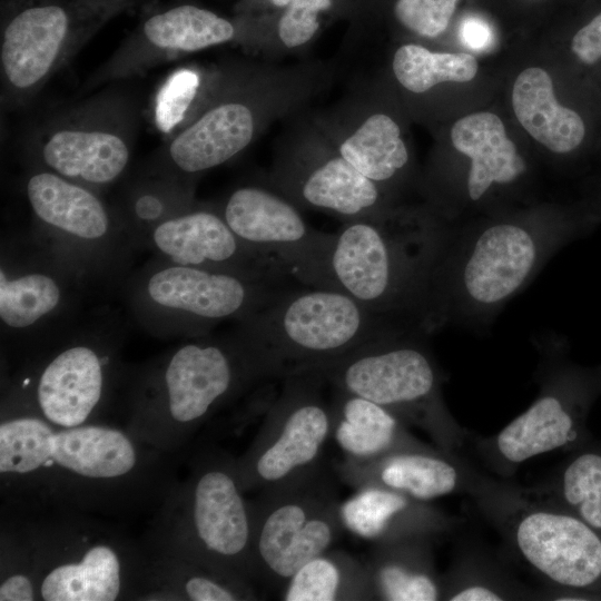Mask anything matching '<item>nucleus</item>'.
<instances>
[{"label":"nucleus","instance_id":"f257e3e1","mask_svg":"<svg viewBox=\"0 0 601 601\" xmlns=\"http://www.w3.org/2000/svg\"><path fill=\"white\" fill-rule=\"evenodd\" d=\"M0 418L2 508L152 516L178 480L176 454L141 442L122 425L62 427L20 412Z\"/></svg>","mask_w":601,"mask_h":601},{"label":"nucleus","instance_id":"f03ea898","mask_svg":"<svg viewBox=\"0 0 601 601\" xmlns=\"http://www.w3.org/2000/svg\"><path fill=\"white\" fill-rule=\"evenodd\" d=\"M599 218L556 206L505 209L451 224L435 275L431 331H481L562 248Z\"/></svg>","mask_w":601,"mask_h":601},{"label":"nucleus","instance_id":"7ed1b4c3","mask_svg":"<svg viewBox=\"0 0 601 601\" xmlns=\"http://www.w3.org/2000/svg\"><path fill=\"white\" fill-rule=\"evenodd\" d=\"M275 381L282 377L270 359L238 326L226 336L194 337L135 374L122 426L155 449L183 454L219 411Z\"/></svg>","mask_w":601,"mask_h":601},{"label":"nucleus","instance_id":"20e7f679","mask_svg":"<svg viewBox=\"0 0 601 601\" xmlns=\"http://www.w3.org/2000/svg\"><path fill=\"white\" fill-rule=\"evenodd\" d=\"M450 228L428 211L387 209L351 219L333 234L321 287L346 293L396 328L430 335L435 275Z\"/></svg>","mask_w":601,"mask_h":601},{"label":"nucleus","instance_id":"39448f33","mask_svg":"<svg viewBox=\"0 0 601 601\" xmlns=\"http://www.w3.org/2000/svg\"><path fill=\"white\" fill-rule=\"evenodd\" d=\"M29 534L38 601L147 600L150 556L107 518L68 510H13Z\"/></svg>","mask_w":601,"mask_h":601},{"label":"nucleus","instance_id":"423d86ee","mask_svg":"<svg viewBox=\"0 0 601 601\" xmlns=\"http://www.w3.org/2000/svg\"><path fill=\"white\" fill-rule=\"evenodd\" d=\"M252 538V505L236 457L207 444L193 454L186 476L178 477L141 539L151 549L255 584Z\"/></svg>","mask_w":601,"mask_h":601},{"label":"nucleus","instance_id":"0eeeda50","mask_svg":"<svg viewBox=\"0 0 601 601\" xmlns=\"http://www.w3.org/2000/svg\"><path fill=\"white\" fill-rule=\"evenodd\" d=\"M423 333L396 329L314 371L332 387L367 398L461 454L469 433L443 396V376Z\"/></svg>","mask_w":601,"mask_h":601},{"label":"nucleus","instance_id":"6e6552de","mask_svg":"<svg viewBox=\"0 0 601 601\" xmlns=\"http://www.w3.org/2000/svg\"><path fill=\"white\" fill-rule=\"evenodd\" d=\"M470 496L511 554L548 590L587 589L601 580V536L533 486L483 474Z\"/></svg>","mask_w":601,"mask_h":601},{"label":"nucleus","instance_id":"1a4fd4ad","mask_svg":"<svg viewBox=\"0 0 601 601\" xmlns=\"http://www.w3.org/2000/svg\"><path fill=\"white\" fill-rule=\"evenodd\" d=\"M238 327L268 356L282 380L314 372L401 329L346 293L304 284L287 288Z\"/></svg>","mask_w":601,"mask_h":601},{"label":"nucleus","instance_id":"9d476101","mask_svg":"<svg viewBox=\"0 0 601 601\" xmlns=\"http://www.w3.org/2000/svg\"><path fill=\"white\" fill-rule=\"evenodd\" d=\"M290 280L211 270L160 260L131 292L137 316L161 335H208L225 321L243 322L292 287Z\"/></svg>","mask_w":601,"mask_h":601},{"label":"nucleus","instance_id":"9b49d317","mask_svg":"<svg viewBox=\"0 0 601 601\" xmlns=\"http://www.w3.org/2000/svg\"><path fill=\"white\" fill-rule=\"evenodd\" d=\"M250 505L253 579L268 589L282 590L345 530L334 481L324 464L257 492Z\"/></svg>","mask_w":601,"mask_h":601},{"label":"nucleus","instance_id":"f8f14e48","mask_svg":"<svg viewBox=\"0 0 601 601\" xmlns=\"http://www.w3.org/2000/svg\"><path fill=\"white\" fill-rule=\"evenodd\" d=\"M119 380L117 345L77 336L29 358L6 385L1 413H28L62 427L106 422Z\"/></svg>","mask_w":601,"mask_h":601},{"label":"nucleus","instance_id":"ddd939ff","mask_svg":"<svg viewBox=\"0 0 601 601\" xmlns=\"http://www.w3.org/2000/svg\"><path fill=\"white\" fill-rule=\"evenodd\" d=\"M539 349L534 402L496 434L469 436L482 463L503 479L532 457L574 444L582 406L599 383L564 358L559 339L541 342Z\"/></svg>","mask_w":601,"mask_h":601},{"label":"nucleus","instance_id":"4468645a","mask_svg":"<svg viewBox=\"0 0 601 601\" xmlns=\"http://www.w3.org/2000/svg\"><path fill=\"white\" fill-rule=\"evenodd\" d=\"M326 384L316 372L285 376L248 449L236 457L245 493L278 485L323 465V452L332 433Z\"/></svg>","mask_w":601,"mask_h":601},{"label":"nucleus","instance_id":"2eb2a0df","mask_svg":"<svg viewBox=\"0 0 601 601\" xmlns=\"http://www.w3.org/2000/svg\"><path fill=\"white\" fill-rule=\"evenodd\" d=\"M451 142L464 164L450 177L441 216L453 224L465 215L509 209L508 200L530 177V165L502 119L491 111L465 115L453 124Z\"/></svg>","mask_w":601,"mask_h":601},{"label":"nucleus","instance_id":"dca6fc26","mask_svg":"<svg viewBox=\"0 0 601 601\" xmlns=\"http://www.w3.org/2000/svg\"><path fill=\"white\" fill-rule=\"evenodd\" d=\"M220 214L244 243L280 259L300 284L321 287L333 234L309 228L288 200L244 186L228 196Z\"/></svg>","mask_w":601,"mask_h":601},{"label":"nucleus","instance_id":"f3484780","mask_svg":"<svg viewBox=\"0 0 601 601\" xmlns=\"http://www.w3.org/2000/svg\"><path fill=\"white\" fill-rule=\"evenodd\" d=\"M26 195L48 249L67 265L91 266L116 242L110 213L88 187L42 170L29 177Z\"/></svg>","mask_w":601,"mask_h":601},{"label":"nucleus","instance_id":"a211bd4d","mask_svg":"<svg viewBox=\"0 0 601 601\" xmlns=\"http://www.w3.org/2000/svg\"><path fill=\"white\" fill-rule=\"evenodd\" d=\"M147 240L162 260L173 264L295 279L286 264L244 243L220 213L209 209L184 210L169 217L150 230Z\"/></svg>","mask_w":601,"mask_h":601},{"label":"nucleus","instance_id":"6ab92c4d","mask_svg":"<svg viewBox=\"0 0 601 601\" xmlns=\"http://www.w3.org/2000/svg\"><path fill=\"white\" fill-rule=\"evenodd\" d=\"M335 473L354 490L384 487L423 502L450 494L471 495L483 476L462 454L432 445L365 462L343 459Z\"/></svg>","mask_w":601,"mask_h":601},{"label":"nucleus","instance_id":"aec40b11","mask_svg":"<svg viewBox=\"0 0 601 601\" xmlns=\"http://www.w3.org/2000/svg\"><path fill=\"white\" fill-rule=\"evenodd\" d=\"M344 529L374 544L451 533L457 520L442 510L384 487H362L339 506Z\"/></svg>","mask_w":601,"mask_h":601},{"label":"nucleus","instance_id":"412c9836","mask_svg":"<svg viewBox=\"0 0 601 601\" xmlns=\"http://www.w3.org/2000/svg\"><path fill=\"white\" fill-rule=\"evenodd\" d=\"M69 18L59 6L31 7L6 27L1 40V69L14 91L38 87L67 52Z\"/></svg>","mask_w":601,"mask_h":601},{"label":"nucleus","instance_id":"4be33fe9","mask_svg":"<svg viewBox=\"0 0 601 601\" xmlns=\"http://www.w3.org/2000/svg\"><path fill=\"white\" fill-rule=\"evenodd\" d=\"M329 407L331 437L346 460L365 462L431 446L416 439L395 414L362 396L333 387Z\"/></svg>","mask_w":601,"mask_h":601},{"label":"nucleus","instance_id":"5701e85b","mask_svg":"<svg viewBox=\"0 0 601 601\" xmlns=\"http://www.w3.org/2000/svg\"><path fill=\"white\" fill-rule=\"evenodd\" d=\"M511 105L523 130L549 154L568 156L582 145L585 124L575 110L560 104L544 68L528 67L516 76Z\"/></svg>","mask_w":601,"mask_h":601},{"label":"nucleus","instance_id":"b1692460","mask_svg":"<svg viewBox=\"0 0 601 601\" xmlns=\"http://www.w3.org/2000/svg\"><path fill=\"white\" fill-rule=\"evenodd\" d=\"M51 262L0 268V321L6 333H31L58 316L69 300L63 270Z\"/></svg>","mask_w":601,"mask_h":601},{"label":"nucleus","instance_id":"393cba45","mask_svg":"<svg viewBox=\"0 0 601 601\" xmlns=\"http://www.w3.org/2000/svg\"><path fill=\"white\" fill-rule=\"evenodd\" d=\"M254 117L240 102L218 105L183 129L170 142L168 156L184 174H198L220 166L253 139Z\"/></svg>","mask_w":601,"mask_h":601},{"label":"nucleus","instance_id":"a878e982","mask_svg":"<svg viewBox=\"0 0 601 601\" xmlns=\"http://www.w3.org/2000/svg\"><path fill=\"white\" fill-rule=\"evenodd\" d=\"M428 538L374 544L366 562L374 600H443V580L435 568Z\"/></svg>","mask_w":601,"mask_h":601},{"label":"nucleus","instance_id":"bb28decb","mask_svg":"<svg viewBox=\"0 0 601 601\" xmlns=\"http://www.w3.org/2000/svg\"><path fill=\"white\" fill-rule=\"evenodd\" d=\"M130 151L119 135L100 129L55 131L41 147L48 170L86 187L115 181L126 169Z\"/></svg>","mask_w":601,"mask_h":601},{"label":"nucleus","instance_id":"cd10ccee","mask_svg":"<svg viewBox=\"0 0 601 601\" xmlns=\"http://www.w3.org/2000/svg\"><path fill=\"white\" fill-rule=\"evenodd\" d=\"M146 546L150 556V591L147 600H258L253 583L231 579L184 556Z\"/></svg>","mask_w":601,"mask_h":601},{"label":"nucleus","instance_id":"c85d7f7f","mask_svg":"<svg viewBox=\"0 0 601 601\" xmlns=\"http://www.w3.org/2000/svg\"><path fill=\"white\" fill-rule=\"evenodd\" d=\"M445 601L543 600L475 543L461 544L442 575Z\"/></svg>","mask_w":601,"mask_h":601},{"label":"nucleus","instance_id":"c756f323","mask_svg":"<svg viewBox=\"0 0 601 601\" xmlns=\"http://www.w3.org/2000/svg\"><path fill=\"white\" fill-rule=\"evenodd\" d=\"M307 205L354 219L382 211V189L341 155L316 165L298 183Z\"/></svg>","mask_w":601,"mask_h":601},{"label":"nucleus","instance_id":"7c9ffc66","mask_svg":"<svg viewBox=\"0 0 601 601\" xmlns=\"http://www.w3.org/2000/svg\"><path fill=\"white\" fill-rule=\"evenodd\" d=\"M286 601L374 600L366 563L345 551H326L305 563L280 590Z\"/></svg>","mask_w":601,"mask_h":601},{"label":"nucleus","instance_id":"2f4dec72","mask_svg":"<svg viewBox=\"0 0 601 601\" xmlns=\"http://www.w3.org/2000/svg\"><path fill=\"white\" fill-rule=\"evenodd\" d=\"M339 155L378 186L398 178L410 160L398 125L385 114L368 117L341 144Z\"/></svg>","mask_w":601,"mask_h":601},{"label":"nucleus","instance_id":"473e14b6","mask_svg":"<svg viewBox=\"0 0 601 601\" xmlns=\"http://www.w3.org/2000/svg\"><path fill=\"white\" fill-rule=\"evenodd\" d=\"M144 36L155 50L193 52L233 39L234 26L216 13L183 4L150 17Z\"/></svg>","mask_w":601,"mask_h":601},{"label":"nucleus","instance_id":"72a5a7b5","mask_svg":"<svg viewBox=\"0 0 601 601\" xmlns=\"http://www.w3.org/2000/svg\"><path fill=\"white\" fill-rule=\"evenodd\" d=\"M533 487L597 532L601 531V454L581 453Z\"/></svg>","mask_w":601,"mask_h":601},{"label":"nucleus","instance_id":"f704fd0d","mask_svg":"<svg viewBox=\"0 0 601 601\" xmlns=\"http://www.w3.org/2000/svg\"><path fill=\"white\" fill-rule=\"evenodd\" d=\"M477 59L467 52H434L418 45H404L393 57L397 81L408 91L422 93L439 83L472 81L479 72Z\"/></svg>","mask_w":601,"mask_h":601},{"label":"nucleus","instance_id":"c9c22d12","mask_svg":"<svg viewBox=\"0 0 601 601\" xmlns=\"http://www.w3.org/2000/svg\"><path fill=\"white\" fill-rule=\"evenodd\" d=\"M35 559L22 520L1 509L0 601H37Z\"/></svg>","mask_w":601,"mask_h":601},{"label":"nucleus","instance_id":"e433bc0d","mask_svg":"<svg viewBox=\"0 0 601 601\" xmlns=\"http://www.w3.org/2000/svg\"><path fill=\"white\" fill-rule=\"evenodd\" d=\"M459 0H397L394 12L408 30L434 38L443 33L453 17Z\"/></svg>","mask_w":601,"mask_h":601},{"label":"nucleus","instance_id":"4c0bfd02","mask_svg":"<svg viewBox=\"0 0 601 601\" xmlns=\"http://www.w3.org/2000/svg\"><path fill=\"white\" fill-rule=\"evenodd\" d=\"M331 6V0H290L278 23V35L288 48L306 43L318 29L317 13Z\"/></svg>","mask_w":601,"mask_h":601},{"label":"nucleus","instance_id":"58836bf2","mask_svg":"<svg viewBox=\"0 0 601 601\" xmlns=\"http://www.w3.org/2000/svg\"><path fill=\"white\" fill-rule=\"evenodd\" d=\"M570 49L584 65H593L601 59V12L574 33Z\"/></svg>","mask_w":601,"mask_h":601},{"label":"nucleus","instance_id":"ea45409f","mask_svg":"<svg viewBox=\"0 0 601 601\" xmlns=\"http://www.w3.org/2000/svg\"><path fill=\"white\" fill-rule=\"evenodd\" d=\"M463 42L472 49H482L489 45L491 32L489 26L479 19H469L461 27Z\"/></svg>","mask_w":601,"mask_h":601},{"label":"nucleus","instance_id":"a19ab883","mask_svg":"<svg viewBox=\"0 0 601 601\" xmlns=\"http://www.w3.org/2000/svg\"><path fill=\"white\" fill-rule=\"evenodd\" d=\"M274 4L278 7L288 6L290 0H270Z\"/></svg>","mask_w":601,"mask_h":601},{"label":"nucleus","instance_id":"79ce46f5","mask_svg":"<svg viewBox=\"0 0 601 601\" xmlns=\"http://www.w3.org/2000/svg\"><path fill=\"white\" fill-rule=\"evenodd\" d=\"M598 218H599V220L601 219V214H600V215H598Z\"/></svg>","mask_w":601,"mask_h":601}]
</instances>
